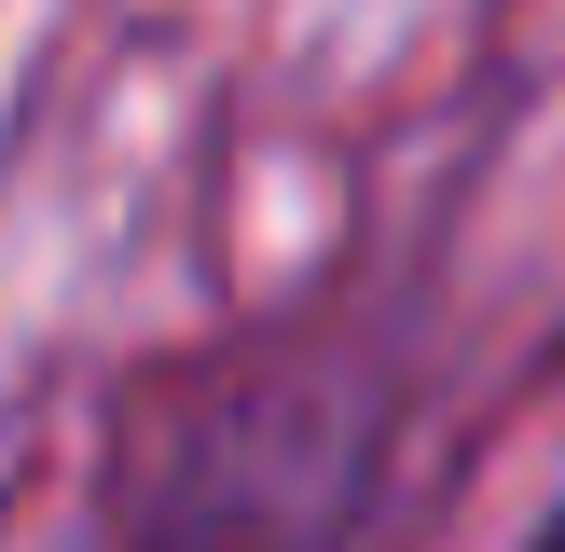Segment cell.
Returning <instances> with one entry per match:
<instances>
[{
	"label": "cell",
	"mask_w": 565,
	"mask_h": 552,
	"mask_svg": "<svg viewBox=\"0 0 565 552\" xmlns=\"http://www.w3.org/2000/svg\"><path fill=\"white\" fill-rule=\"evenodd\" d=\"M414 456V359L359 318L221 346L138 414L110 552H386Z\"/></svg>",
	"instance_id": "6da1fadb"
},
{
	"label": "cell",
	"mask_w": 565,
	"mask_h": 552,
	"mask_svg": "<svg viewBox=\"0 0 565 552\" xmlns=\"http://www.w3.org/2000/svg\"><path fill=\"white\" fill-rule=\"evenodd\" d=\"M524 552H565V484H552V511H539V524H524Z\"/></svg>",
	"instance_id": "7a4b0ae2"
}]
</instances>
